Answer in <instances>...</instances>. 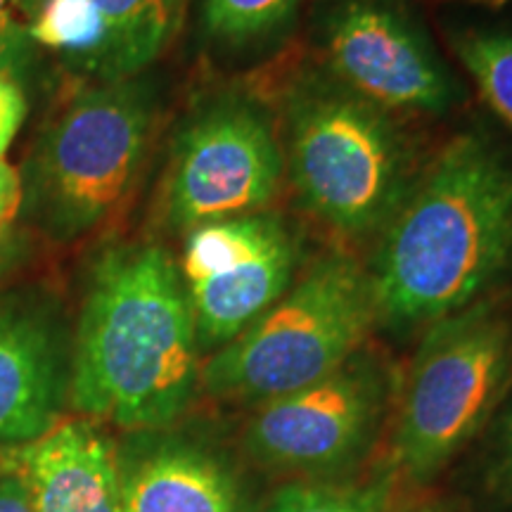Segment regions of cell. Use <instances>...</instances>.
<instances>
[{
  "label": "cell",
  "mask_w": 512,
  "mask_h": 512,
  "mask_svg": "<svg viewBox=\"0 0 512 512\" xmlns=\"http://www.w3.org/2000/svg\"><path fill=\"white\" fill-rule=\"evenodd\" d=\"M285 188L349 247L373 245L425 166L408 119L363 98L313 60L292 64L273 95Z\"/></svg>",
  "instance_id": "3957f363"
},
{
  "label": "cell",
  "mask_w": 512,
  "mask_h": 512,
  "mask_svg": "<svg viewBox=\"0 0 512 512\" xmlns=\"http://www.w3.org/2000/svg\"><path fill=\"white\" fill-rule=\"evenodd\" d=\"M19 460L36 512H121L117 460L93 422H55Z\"/></svg>",
  "instance_id": "7c38bea8"
},
{
  "label": "cell",
  "mask_w": 512,
  "mask_h": 512,
  "mask_svg": "<svg viewBox=\"0 0 512 512\" xmlns=\"http://www.w3.org/2000/svg\"><path fill=\"white\" fill-rule=\"evenodd\" d=\"M377 325L366 261L347 247L313 256L259 320L202 363L216 399L266 403L323 380L366 347Z\"/></svg>",
  "instance_id": "5b68a950"
},
{
  "label": "cell",
  "mask_w": 512,
  "mask_h": 512,
  "mask_svg": "<svg viewBox=\"0 0 512 512\" xmlns=\"http://www.w3.org/2000/svg\"><path fill=\"white\" fill-rule=\"evenodd\" d=\"M200 373L178 259L159 242L102 249L88 271L76 330L72 406L124 430H157L188 408Z\"/></svg>",
  "instance_id": "7a4b0ae2"
},
{
  "label": "cell",
  "mask_w": 512,
  "mask_h": 512,
  "mask_svg": "<svg viewBox=\"0 0 512 512\" xmlns=\"http://www.w3.org/2000/svg\"><path fill=\"white\" fill-rule=\"evenodd\" d=\"M512 382V285L427 325L403 377L394 458L434 475L482 430Z\"/></svg>",
  "instance_id": "8992f818"
},
{
  "label": "cell",
  "mask_w": 512,
  "mask_h": 512,
  "mask_svg": "<svg viewBox=\"0 0 512 512\" xmlns=\"http://www.w3.org/2000/svg\"><path fill=\"white\" fill-rule=\"evenodd\" d=\"M31 36L36 48L55 50L74 72L88 76L102 43V22L93 0H43Z\"/></svg>",
  "instance_id": "e0dca14e"
},
{
  "label": "cell",
  "mask_w": 512,
  "mask_h": 512,
  "mask_svg": "<svg viewBox=\"0 0 512 512\" xmlns=\"http://www.w3.org/2000/svg\"><path fill=\"white\" fill-rule=\"evenodd\" d=\"M43 0H0V74L19 76L29 67L36 43L31 36Z\"/></svg>",
  "instance_id": "d6986e66"
},
{
  "label": "cell",
  "mask_w": 512,
  "mask_h": 512,
  "mask_svg": "<svg viewBox=\"0 0 512 512\" xmlns=\"http://www.w3.org/2000/svg\"><path fill=\"white\" fill-rule=\"evenodd\" d=\"M306 5L309 0H197V38L214 62L254 72L287 53Z\"/></svg>",
  "instance_id": "5bb4252c"
},
{
  "label": "cell",
  "mask_w": 512,
  "mask_h": 512,
  "mask_svg": "<svg viewBox=\"0 0 512 512\" xmlns=\"http://www.w3.org/2000/svg\"><path fill=\"white\" fill-rule=\"evenodd\" d=\"M102 43L91 64L93 81L147 74L181 31L190 0H93Z\"/></svg>",
  "instance_id": "9a60e30c"
},
{
  "label": "cell",
  "mask_w": 512,
  "mask_h": 512,
  "mask_svg": "<svg viewBox=\"0 0 512 512\" xmlns=\"http://www.w3.org/2000/svg\"><path fill=\"white\" fill-rule=\"evenodd\" d=\"M29 238L19 230L15 223L0 228V280L8 278L15 268L27 259Z\"/></svg>",
  "instance_id": "7402d4cb"
},
{
  "label": "cell",
  "mask_w": 512,
  "mask_h": 512,
  "mask_svg": "<svg viewBox=\"0 0 512 512\" xmlns=\"http://www.w3.org/2000/svg\"><path fill=\"white\" fill-rule=\"evenodd\" d=\"M285 190V157L273 102L245 83L204 95L178 124L157 197L159 223L185 235L271 209Z\"/></svg>",
  "instance_id": "52a82bcc"
},
{
  "label": "cell",
  "mask_w": 512,
  "mask_h": 512,
  "mask_svg": "<svg viewBox=\"0 0 512 512\" xmlns=\"http://www.w3.org/2000/svg\"><path fill=\"white\" fill-rule=\"evenodd\" d=\"M27 117V98L17 76L0 74V162Z\"/></svg>",
  "instance_id": "44dd1931"
},
{
  "label": "cell",
  "mask_w": 512,
  "mask_h": 512,
  "mask_svg": "<svg viewBox=\"0 0 512 512\" xmlns=\"http://www.w3.org/2000/svg\"><path fill=\"white\" fill-rule=\"evenodd\" d=\"M302 27L309 60L403 119H444L463 100L413 0H309Z\"/></svg>",
  "instance_id": "ba28073f"
},
{
  "label": "cell",
  "mask_w": 512,
  "mask_h": 512,
  "mask_svg": "<svg viewBox=\"0 0 512 512\" xmlns=\"http://www.w3.org/2000/svg\"><path fill=\"white\" fill-rule=\"evenodd\" d=\"M451 50L489 110L512 128V27H460Z\"/></svg>",
  "instance_id": "2e32d148"
},
{
  "label": "cell",
  "mask_w": 512,
  "mask_h": 512,
  "mask_svg": "<svg viewBox=\"0 0 512 512\" xmlns=\"http://www.w3.org/2000/svg\"><path fill=\"white\" fill-rule=\"evenodd\" d=\"M0 512H36L17 448H0Z\"/></svg>",
  "instance_id": "ffe728a7"
},
{
  "label": "cell",
  "mask_w": 512,
  "mask_h": 512,
  "mask_svg": "<svg viewBox=\"0 0 512 512\" xmlns=\"http://www.w3.org/2000/svg\"><path fill=\"white\" fill-rule=\"evenodd\" d=\"M505 460H508L510 475H512V406L508 411V418H505Z\"/></svg>",
  "instance_id": "cb8c5ba5"
},
{
  "label": "cell",
  "mask_w": 512,
  "mask_h": 512,
  "mask_svg": "<svg viewBox=\"0 0 512 512\" xmlns=\"http://www.w3.org/2000/svg\"><path fill=\"white\" fill-rule=\"evenodd\" d=\"M472 3L484 5V8H491V10H498V8H503V5L512 3V0H472Z\"/></svg>",
  "instance_id": "d4e9b609"
},
{
  "label": "cell",
  "mask_w": 512,
  "mask_h": 512,
  "mask_svg": "<svg viewBox=\"0 0 512 512\" xmlns=\"http://www.w3.org/2000/svg\"><path fill=\"white\" fill-rule=\"evenodd\" d=\"M392 399V375L380 358L358 351L323 380L256 406L245 444L273 467H332L373 437Z\"/></svg>",
  "instance_id": "30bf717a"
},
{
  "label": "cell",
  "mask_w": 512,
  "mask_h": 512,
  "mask_svg": "<svg viewBox=\"0 0 512 512\" xmlns=\"http://www.w3.org/2000/svg\"><path fill=\"white\" fill-rule=\"evenodd\" d=\"M22 207V181L10 164L0 162V228L10 226Z\"/></svg>",
  "instance_id": "603a6c76"
},
{
  "label": "cell",
  "mask_w": 512,
  "mask_h": 512,
  "mask_svg": "<svg viewBox=\"0 0 512 512\" xmlns=\"http://www.w3.org/2000/svg\"><path fill=\"white\" fill-rule=\"evenodd\" d=\"M121 512H242L223 465L190 446H166L121 482Z\"/></svg>",
  "instance_id": "4fadbf2b"
},
{
  "label": "cell",
  "mask_w": 512,
  "mask_h": 512,
  "mask_svg": "<svg viewBox=\"0 0 512 512\" xmlns=\"http://www.w3.org/2000/svg\"><path fill=\"white\" fill-rule=\"evenodd\" d=\"M377 323L430 325L512 285V155L467 128L427 157L368 261Z\"/></svg>",
  "instance_id": "6da1fadb"
},
{
  "label": "cell",
  "mask_w": 512,
  "mask_h": 512,
  "mask_svg": "<svg viewBox=\"0 0 512 512\" xmlns=\"http://www.w3.org/2000/svg\"><path fill=\"white\" fill-rule=\"evenodd\" d=\"M67 387L53 302L38 292L0 294V448L46 434Z\"/></svg>",
  "instance_id": "8fae6325"
},
{
  "label": "cell",
  "mask_w": 512,
  "mask_h": 512,
  "mask_svg": "<svg viewBox=\"0 0 512 512\" xmlns=\"http://www.w3.org/2000/svg\"><path fill=\"white\" fill-rule=\"evenodd\" d=\"M309 256L285 211L261 209L192 228L178 259L200 349H221L290 290Z\"/></svg>",
  "instance_id": "9c48e42d"
},
{
  "label": "cell",
  "mask_w": 512,
  "mask_h": 512,
  "mask_svg": "<svg viewBox=\"0 0 512 512\" xmlns=\"http://www.w3.org/2000/svg\"><path fill=\"white\" fill-rule=\"evenodd\" d=\"M159 114L150 74L83 88L36 140L19 174V214L55 242H76L105 226L143 171Z\"/></svg>",
  "instance_id": "277c9868"
},
{
  "label": "cell",
  "mask_w": 512,
  "mask_h": 512,
  "mask_svg": "<svg viewBox=\"0 0 512 512\" xmlns=\"http://www.w3.org/2000/svg\"><path fill=\"white\" fill-rule=\"evenodd\" d=\"M389 486L292 484L273 498L268 512H387Z\"/></svg>",
  "instance_id": "ac0fdd59"
}]
</instances>
